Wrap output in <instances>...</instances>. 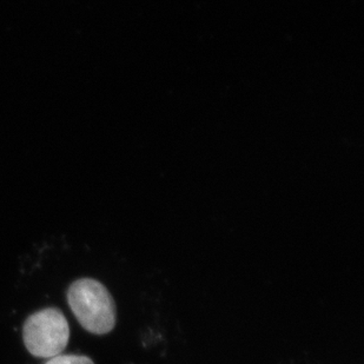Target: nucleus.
Wrapping results in <instances>:
<instances>
[{
	"mask_svg": "<svg viewBox=\"0 0 364 364\" xmlns=\"http://www.w3.org/2000/svg\"><path fill=\"white\" fill-rule=\"evenodd\" d=\"M68 303L80 326L95 335L114 330L117 309L110 291L96 279H82L70 285Z\"/></svg>",
	"mask_w": 364,
	"mask_h": 364,
	"instance_id": "obj_1",
	"label": "nucleus"
},
{
	"mask_svg": "<svg viewBox=\"0 0 364 364\" xmlns=\"http://www.w3.org/2000/svg\"><path fill=\"white\" fill-rule=\"evenodd\" d=\"M23 337L30 354L39 358H55L69 343V323L60 310L48 308L25 321Z\"/></svg>",
	"mask_w": 364,
	"mask_h": 364,
	"instance_id": "obj_2",
	"label": "nucleus"
},
{
	"mask_svg": "<svg viewBox=\"0 0 364 364\" xmlns=\"http://www.w3.org/2000/svg\"><path fill=\"white\" fill-rule=\"evenodd\" d=\"M46 364H95L91 358L82 355H58L50 358Z\"/></svg>",
	"mask_w": 364,
	"mask_h": 364,
	"instance_id": "obj_3",
	"label": "nucleus"
}]
</instances>
